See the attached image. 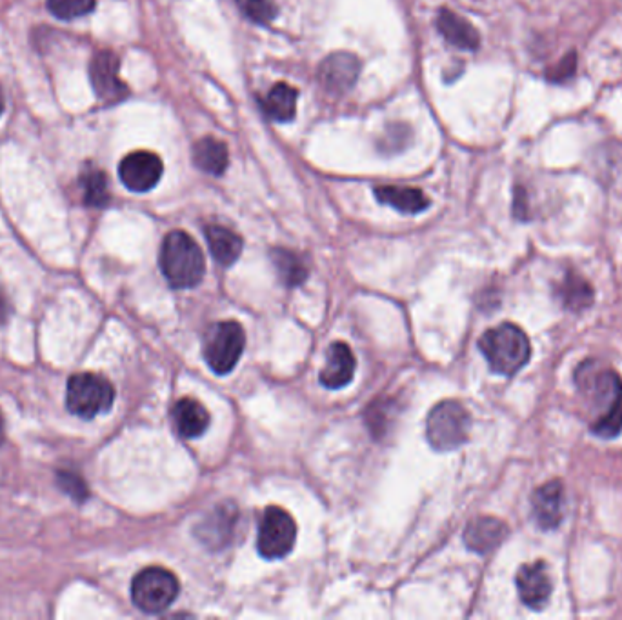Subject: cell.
Segmentation results:
<instances>
[{"label": "cell", "mask_w": 622, "mask_h": 620, "mask_svg": "<svg viewBox=\"0 0 622 620\" xmlns=\"http://www.w3.org/2000/svg\"><path fill=\"white\" fill-rule=\"evenodd\" d=\"M577 388L592 406L590 430L599 439H615L622 433V379L613 370H597L588 360L575 373Z\"/></svg>", "instance_id": "cell-1"}, {"label": "cell", "mask_w": 622, "mask_h": 620, "mask_svg": "<svg viewBox=\"0 0 622 620\" xmlns=\"http://www.w3.org/2000/svg\"><path fill=\"white\" fill-rule=\"evenodd\" d=\"M162 275L175 290L195 288L206 271L202 250L186 231H171L161 246Z\"/></svg>", "instance_id": "cell-2"}, {"label": "cell", "mask_w": 622, "mask_h": 620, "mask_svg": "<svg viewBox=\"0 0 622 620\" xmlns=\"http://www.w3.org/2000/svg\"><path fill=\"white\" fill-rule=\"evenodd\" d=\"M479 350L493 373L513 377L528 364L532 344L524 331L512 322H504L486 331L479 340Z\"/></svg>", "instance_id": "cell-3"}, {"label": "cell", "mask_w": 622, "mask_h": 620, "mask_svg": "<svg viewBox=\"0 0 622 620\" xmlns=\"http://www.w3.org/2000/svg\"><path fill=\"white\" fill-rule=\"evenodd\" d=\"M470 413L457 400H442L426 420V437L433 450L452 451L461 448L470 437Z\"/></svg>", "instance_id": "cell-4"}, {"label": "cell", "mask_w": 622, "mask_h": 620, "mask_svg": "<svg viewBox=\"0 0 622 620\" xmlns=\"http://www.w3.org/2000/svg\"><path fill=\"white\" fill-rule=\"evenodd\" d=\"M115 390L108 379L97 373H77L68 380L66 404L68 410L81 417L93 419L111 410Z\"/></svg>", "instance_id": "cell-5"}, {"label": "cell", "mask_w": 622, "mask_h": 620, "mask_svg": "<svg viewBox=\"0 0 622 620\" xmlns=\"http://www.w3.org/2000/svg\"><path fill=\"white\" fill-rule=\"evenodd\" d=\"M179 580L164 568H146L131 582V600L144 613H162L168 610L179 595Z\"/></svg>", "instance_id": "cell-6"}, {"label": "cell", "mask_w": 622, "mask_h": 620, "mask_svg": "<svg viewBox=\"0 0 622 620\" xmlns=\"http://www.w3.org/2000/svg\"><path fill=\"white\" fill-rule=\"evenodd\" d=\"M246 335L235 320L213 324L204 337V359L217 375L230 373L241 360Z\"/></svg>", "instance_id": "cell-7"}, {"label": "cell", "mask_w": 622, "mask_h": 620, "mask_svg": "<svg viewBox=\"0 0 622 620\" xmlns=\"http://www.w3.org/2000/svg\"><path fill=\"white\" fill-rule=\"evenodd\" d=\"M297 540V524L290 513L279 506H270L262 513L257 548L264 559L286 557Z\"/></svg>", "instance_id": "cell-8"}, {"label": "cell", "mask_w": 622, "mask_h": 620, "mask_svg": "<svg viewBox=\"0 0 622 620\" xmlns=\"http://www.w3.org/2000/svg\"><path fill=\"white\" fill-rule=\"evenodd\" d=\"M121 62L110 50L95 53L90 64V80L95 95L106 104H117L128 97V86L119 77Z\"/></svg>", "instance_id": "cell-9"}, {"label": "cell", "mask_w": 622, "mask_h": 620, "mask_svg": "<svg viewBox=\"0 0 622 620\" xmlns=\"http://www.w3.org/2000/svg\"><path fill=\"white\" fill-rule=\"evenodd\" d=\"M162 160L151 151H133L122 159L119 177L122 184L135 193L153 190L162 177Z\"/></svg>", "instance_id": "cell-10"}, {"label": "cell", "mask_w": 622, "mask_h": 620, "mask_svg": "<svg viewBox=\"0 0 622 620\" xmlns=\"http://www.w3.org/2000/svg\"><path fill=\"white\" fill-rule=\"evenodd\" d=\"M237 522H239L237 508L231 502H221L199 522V526L195 528V535L208 550H222L233 539Z\"/></svg>", "instance_id": "cell-11"}, {"label": "cell", "mask_w": 622, "mask_h": 620, "mask_svg": "<svg viewBox=\"0 0 622 620\" xmlns=\"http://www.w3.org/2000/svg\"><path fill=\"white\" fill-rule=\"evenodd\" d=\"M361 75V60L348 51H337L322 60L319 82L333 95H344L352 90Z\"/></svg>", "instance_id": "cell-12"}, {"label": "cell", "mask_w": 622, "mask_h": 620, "mask_svg": "<svg viewBox=\"0 0 622 620\" xmlns=\"http://www.w3.org/2000/svg\"><path fill=\"white\" fill-rule=\"evenodd\" d=\"M517 591L522 602L532 610H542L552 595V580L544 560H535L517 571Z\"/></svg>", "instance_id": "cell-13"}, {"label": "cell", "mask_w": 622, "mask_h": 620, "mask_svg": "<svg viewBox=\"0 0 622 620\" xmlns=\"http://www.w3.org/2000/svg\"><path fill=\"white\" fill-rule=\"evenodd\" d=\"M532 513L544 531L557 530L564 517V488L561 480H550L532 493Z\"/></svg>", "instance_id": "cell-14"}, {"label": "cell", "mask_w": 622, "mask_h": 620, "mask_svg": "<svg viewBox=\"0 0 622 620\" xmlns=\"http://www.w3.org/2000/svg\"><path fill=\"white\" fill-rule=\"evenodd\" d=\"M357 360L346 342H333L326 353V364L322 368L321 384L328 390H339L352 382Z\"/></svg>", "instance_id": "cell-15"}, {"label": "cell", "mask_w": 622, "mask_h": 620, "mask_svg": "<svg viewBox=\"0 0 622 620\" xmlns=\"http://www.w3.org/2000/svg\"><path fill=\"white\" fill-rule=\"evenodd\" d=\"M508 537V526L495 517H477L464 530V542L475 553L486 555Z\"/></svg>", "instance_id": "cell-16"}, {"label": "cell", "mask_w": 622, "mask_h": 620, "mask_svg": "<svg viewBox=\"0 0 622 620\" xmlns=\"http://www.w3.org/2000/svg\"><path fill=\"white\" fill-rule=\"evenodd\" d=\"M437 28L442 37L459 50L475 51L481 46V35L475 30L472 22L461 17L459 13L442 8L437 15Z\"/></svg>", "instance_id": "cell-17"}, {"label": "cell", "mask_w": 622, "mask_h": 620, "mask_svg": "<svg viewBox=\"0 0 622 620\" xmlns=\"http://www.w3.org/2000/svg\"><path fill=\"white\" fill-rule=\"evenodd\" d=\"M173 422L184 439H195L208 430L210 413L199 400L184 397L173 408Z\"/></svg>", "instance_id": "cell-18"}, {"label": "cell", "mask_w": 622, "mask_h": 620, "mask_svg": "<svg viewBox=\"0 0 622 620\" xmlns=\"http://www.w3.org/2000/svg\"><path fill=\"white\" fill-rule=\"evenodd\" d=\"M375 197L404 215H417L430 206V199L421 190L406 186H379L375 188Z\"/></svg>", "instance_id": "cell-19"}, {"label": "cell", "mask_w": 622, "mask_h": 620, "mask_svg": "<svg viewBox=\"0 0 622 620\" xmlns=\"http://www.w3.org/2000/svg\"><path fill=\"white\" fill-rule=\"evenodd\" d=\"M193 162L204 173L221 177L222 173L228 170L230 162L228 148L224 142L215 137H204L197 140V144L193 146Z\"/></svg>", "instance_id": "cell-20"}, {"label": "cell", "mask_w": 622, "mask_h": 620, "mask_svg": "<svg viewBox=\"0 0 622 620\" xmlns=\"http://www.w3.org/2000/svg\"><path fill=\"white\" fill-rule=\"evenodd\" d=\"M299 91L286 82H279L262 99V110L275 122H290L297 113Z\"/></svg>", "instance_id": "cell-21"}, {"label": "cell", "mask_w": 622, "mask_h": 620, "mask_svg": "<svg viewBox=\"0 0 622 620\" xmlns=\"http://www.w3.org/2000/svg\"><path fill=\"white\" fill-rule=\"evenodd\" d=\"M208 246H210L213 259L217 260L222 266H231L233 262L241 257L242 239L235 231L228 230L224 226H208L204 230Z\"/></svg>", "instance_id": "cell-22"}, {"label": "cell", "mask_w": 622, "mask_h": 620, "mask_svg": "<svg viewBox=\"0 0 622 620\" xmlns=\"http://www.w3.org/2000/svg\"><path fill=\"white\" fill-rule=\"evenodd\" d=\"M271 262L286 288H297L308 279V266L295 251L275 248L271 250Z\"/></svg>", "instance_id": "cell-23"}, {"label": "cell", "mask_w": 622, "mask_h": 620, "mask_svg": "<svg viewBox=\"0 0 622 620\" xmlns=\"http://www.w3.org/2000/svg\"><path fill=\"white\" fill-rule=\"evenodd\" d=\"M557 297L566 310L582 311L592 306L593 288L588 280L575 273H568L557 288Z\"/></svg>", "instance_id": "cell-24"}, {"label": "cell", "mask_w": 622, "mask_h": 620, "mask_svg": "<svg viewBox=\"0 0 622 620\" xmlns=\"http://www.w3.org/2000/svg\"><path fill=\"white\" fill-rule=\"evenodd\" d=\"M82 199L90 208H106L110 202L108 179L99 170L86 171L81 177Z\"/></svg>", "instance_id": "cell-25"}, {"label": "cell", "mask_w": 622, "mask_h": 620, "mask_svg": "<svg viewBox=\"0 0 622 620\" xmlns=\"http://www.w3.org/2000/svg\"><path fill=\"white\" fill-rule=\"evenodd\" d=\"M95 0H48V10L62 20L79 19L95 10Z\"/></svg>", "instance_id": "cell-26"}, {"label": "cell", "mask_w": 622, "mask_h": 620, "mask_svg": "<svg viewBox=\"0 0 622 620\" xmlns=\"http://www.w3.org/2000/svg\"><path fill=\"white\" fill-rule=\"evenodd\" d=\"M237 6L246 19L266 26L277 17V8L271 0H237Z\"/></svg>", "instance_id": "cell-27"}, {"label": "cell", "mask_w": 622, "mask_h": 620, "mask_svg": "<svg viewBox=\"0 0 622 620\" xmlns=\"http://www.w3.org/2000/svg\"><path fill=\"white\" fill-rule=\"evenodd\" d=\"M577 71V55L575 51H570L568 55H564L557 66H553L546 71V79L553 84H564L566 80L572 79Z\"/></svg>", "instance_id": "cell-28"}, {"label": "cell", "mask_w": 622, "mask_h": 620, "mask_svg": "<svg viewBox=\"0 0 622 620\" xmlns=\"http://www.w3.org/2000/svg\"><path fill=\"white\" fill-rule=\"evenodd\" d=\"M59 482H61L62 490L70 493L73 499L84 500L88 497V486L84 484L81 477H77L75 473H59Z\"/></svg>", "instance_id": "cell-29"}, {"label": "cell", "mask_w": 622, "mask_h": 620, "mask_svg": "<svg viewBox=\"0 0 622 620\" xmlns=\"http://www.w3.org/2000/svg\"><path fill=\"white\" fill-rule=\"evenodd\" d=\"M4 440V419H2V413H0V444Z\"/></svg>", "instance_id": "cell-30"}, {"label": "cell", "mask_w": 622, "mask_h": 620, "mask_svg": "<svg viewBox=\"0 0 622 620\" xmlns=\"http://www.w3.org/2000/svg\"><path fill=\"white\" fill-rule=\"evenodd\" d=\"M4 93H2V88H0V115H2V111H4Z\"/></svg>", "instance_id": "cell-31"}]
</instances>
